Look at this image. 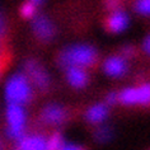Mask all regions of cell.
Masks as SVG:
<instances>
[{
    "label": "cell",
    "instance_id": "603a6c76",
    "mask_svg": "<svg viewBox=\"0 0 150 150\" xmlns=\"http://www.w3.org/2000/svg\"><path fill=\"white\" fill-rule=\"evenodd\" d=\"M0 148H1V140H0Z\"/></svg>",
    "mask_w": 150,
    "mask_h": 150
},
{
    "label": "cell",
    "instance_id": "7402d4cb",
    "mask_svg": "<svg viewBox=\"0 0 150 150\" xmlns=\"http://www.w3.org/2000/svg\"><path fill=\"white\" fill-rule=\"evenodd\" d=\"M31 1H32L35 5H38V4H41V3L43 1V0H31Z\"/></svg>",
    "mask_w": 150,
    "mask_h": 150
},
{
    "label": "cell",
    "instance_id": "3957f363",
    "mask_svg": "<svg viewBox=\"0 0 150 150\" xmlns=\"http://www.w3.org/2000/svg\"><path fill=\"white\" fill-rule=\"evenodd\" d=\"M24 74L31 84L40 92H47L51 87V78L47 70L38 61L29 59L24 62Z\"/></svg>",
    "mask_w": 150,
    "mask_h": 150
},
{
    "label": "cell",
    "instance_id": "8fae6325",
    "mask_svg": "<svg viewBox=\"0 0 150 150\" xmlns=\"http://www.w3.org/2000/svg\"><path fill=\"white\" fill-rule=\"evenodd\" d=\"M17 141V148L23 150H45L47 146V139L42 135H23Z\"/></svg>",
    "mask_w": 150,
    "mask_h": 150
},
{
    "label": "cell",
    "instance_id": "7c38bea8",
    "mask_svg": "<svg viewBox=\"0 0 150 150\" xmlns=\"http://www.w3.org/2000/svg\"><path fill=\"white\" fill-rule=\"evenodd\" d=\"M108 106L103 103H97L94 106L89 107L85 112V118L92 125H100L107 120L108 117Z\"/></svg>",
    "mask_w": 150,
    "mask_h": 150
},
{
    "label": "cell",
    "instance_id": "277c9868",
    "mask_svg": "<svg viewBox=\"0 0 150 150\" xmlns=\"http://www.w3.org/2000/svg\"><path fill=\"white\" fill-rule=\"evenodd\" d=\"M6 121H8V135L13 140H19L25 131V112L21 104L9 103L6 108Z\"/></svg>",
    "mask_w": 150,
    "mask_h": 150
},
{
    "label": "cell",
    "instance_id": "4fadbf2b",
    "mask_svg": "<svg viewBox=\"0 0 150 150\" xmlns=\"http://www.w3.org/2000/svg\"><path fill=\"white\" fill-rule=\"evenodd\" d=\"M65 144L66 140L64 139V136L60 132H55L52 134L50 137L47 139V146L46 149H51V150H64L65 149Z\"/></svg>",
    "mask_w": 150,
    "mask_h": 150
},
{
    "label": "cell",
    "instance_id": "5bb4252c",
    "mask_svg": "<svg viewBox=\"0 0 150 150\" xmlns=\"http://www.w3.org/2000/svg\"><path fill=\"white\" fill-rule=\"evenodd\" d=\"M94 137H96L97 141L100 142V144H106V142L110 141L111 137H112L111 127H108V126H99L98 129L96 130Z\"/></svg>",
    "mask_w": 150,
    "mask_h": 150
},
{
    "label": "cell",
    "instance_id": "52a82bcc",
    "mask_svg": "<svg viewBox=\"0 0 150 150\" xmlns=\"http://www.w3.org/2000/svg\"><path fill=\"white\" fill-rule=\"evenodd\" d=\"M32 29L35 36L42 42H48L56 35V28L54 23L45 16H37L33 18Z\"/></svg>",
    "mask_w": 150,
    "mask_h": 150
},
{
    "label": "cell",
    "instance_id": "7a4b0ae2",
    "mask_svg": "<svg viewBox=\"0 0 150 150\" xmlns=\"http://www.w3.org/2000/svg\"><path fill=\"white\" fill-rule=\"evenodd\" d=\"M5 97L9 103L27 104L33 98V85L25 74H16L10 78L5 88Z\"/></svg>",
    "mask_w": 150,
    "mask_h": 150
},
{
    "label": "cell",
    "instance_id": "2e32d148",
    "mask_svg": "<svg viewBox=\"0 0 150 150\" xmlns=\"http://www.w3.org/2000/svg\"><path fill=\"white\" fill-rule=\"evenodd\" d=\"M135 9L142 16H150V0H136Z\"/></svg>",
    "mask_w": 150,
    "mask_h": 150
},
{
    "label": "cell",
    "instance_id": "9c48e42d",
    "mask_svg": "<svg viewBox=\"0 0 150 150\" xmlns=\"http://www.w3.org/2000/svg\"><path fill=\"white\" fill-rule=\"evenodd\" d=\"M66 80L71 87L75 89H83L88 85L89 76L84 67L79 66H69L66 67Z\"/></svg>",
    "mask_w": 150,
    "mask_h": 150
},
{
    "label": "cell",
    "instance_id": "6da1fadb",
    "mask_svg": "<svg viewBox=\"0 0 150 150\" xmlns=\"http://www.w3.org/2000/svg\"><path fill=\"white\" fill-rule=\"evenodd\" d=\"M98 60V51L91 45H73L69 46L59 54L57 62L59 65L66 69L69 66L79 67H91Z\"/></svg>",
    "mask_w": 150,
    "mask_h": 150
},
{
    "label": "cell",
    "instance_id": "5b68a950",
    "mask_svg": "<svg viewBox=\"0 0 150 150\" xmlns=\"http://www.w3.org/2000/svg\"><path fill=\"white\" fill-rule=\"evenodd\" d=\"M118 103L123 106H150V83L121 91L118 93Z\"/></svg>",
    "mask_w": 150,
    "mask_h": 150
},
{
    "label": "cell",
    "instance_id": "ba28073f",
    "mask_svg": "<svg viewBox=\"0 0 150 150\" xmlns=\"http://www.w3.org/2000/svg\"><path fill=\"white\" fill-rule=\"evenodd\" d=\"M103 70L111 78H121L127 71V62L123 56H111L104 60Z\"/></svg>",
    "mask_w": 150,
    "mask_h": 150
},
{
    "label": "cell",
    "instance_id": "9a60e30c",
    "mask_svg": "<svg viewBox=\"0 0 150 150\" xmlns=\"http://www.w3.org/2000/svg\"><path fill=\"white\" fill-rule=\"evenodd\" d=\"M21 14L23 18H25V19H31V18H33L36 14V5L33 4L32 1L24 3L21 8Z\"/></svg>",
    "mask_w": 150,
    "mask_h": 150
},
{
    "label": "cell",
    "instance_id": "d6986e66",
    "mask_svg": "<svg viewBox=\"0 0 150 150\" xmlns=\"http://www.w3.org/2000/svg\"><path fill=\"white\" fill-rule=\"evenodd\" d=\"M122 56L123 57H131V56H134L135 55V47L134 46H131V45H125V46L122 47Z\"/></svg>",
    "mask_w": 150,
    "mask_h": 150
},
{
    "label": "cell",
    "instance_id": "cb8c5ba5",
    "mask_svg": "<svg viewBox=\"0 0 150 150\" xmlns=\"http://www.w3.org/2000/svg\"><path fill=\"white\" fill-rule=\"evenodd\" d=\"M0 74H1V71H0Z\"/></svg>",
    "mask_w": 150,
    "mask_h": 150
},
{
    "label": "cell",
    "instance_id": "44dd1931",
    "mask_svg": "<svg viewBox=\"0 0 150 150\" xmlns=\"http://www.w3.org/2000/svg\"><path fill=\"white\" fill-rule=\"evenodd\" d=\"M142 48L148 55H150V35L144 40V43H142Z\"/></svg>",
    "mask_w": 150,
    "mask_h": 150
},
{
    "label": "cell",
    "instance_id": "e0dca14e",
    "mask_svg": "<svg viewBox=\"0 0 150 150\" xmlns=\"http://www.w3.org/2000/svg\"><path fill=\"white\" fill-rule=\"evenodd\" d=\"M6 36H8V33H6V23L4 17L0 13V43H6Z\"/></svg>",
    "mask_w": 150,
    "mask_h": 150
},
{
    "label": "cell",
    "instance_id": "30bf717a",
    "mask_svg": "<svg viewBox=\"0 0 150 150\" xmlns=\"http://www.w3.org/2000/svg\"><path fill=\"white\" fill-rule=\"evenodd\" d=\"M129 16L122 12V10H113L108 18L106 19V27L110 32H113V33H120V32H123L125 29L129 27Z\"/></svg>",
    "mask_w": 150,
    "mask_h": 150
},
{
    "label": "cell",
    "instance_id": "ac0fdd59",
    "mask_svg": "<svg viewBox=\"0 0 150 150\" xmlns=\"http://www.w3.org/2000/svg\"><path fill=\"white\" fill-rule=\"evenodd\" d=\"M106 8L110 10V12H113V10L120 9V4H121V0H106Z\"/></svg>",
    "mask_w": 150,
    "mask_h": 150
},
{
    "label": "cell",
    "instance_id": "8992f818",
    "mask_svg": "<svg viewBox=\"0 0 150 150\" xmlns=\"http://www.w3.org/2000/svg\"><path fill=\"white\" fill-rule=\"evenodd\" d=\"M69 113L66 108L56 103L47 104L40 113V121L47 126H60L66 122Z\"/></svg>",
    "mask_w": 150,
    "mask_h": 150
},
{
    "label": "cell",
    "instance_id": "ffe728a7",
    "mask_svg": "<svg viewBox=\"0 0 150 150\" xmlns=\"http://www.w3.org/2000/svg\"><path fill=\"white\" fill-rule=\"evenodd\" d=\"M106 103H108V104H116V103H118V93L111 92L110 94L107 96V98H106Z\"/></svg>",
    "mask_w": 150,
    "mask_h": 150
}]
</instances>
